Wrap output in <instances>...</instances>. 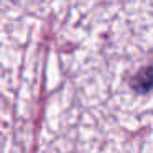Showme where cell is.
Returning a JSON list of instances; mask_svg holds the SVG:
<instances>
[{
	"instance_id": "1",
	"label": "cell",
	"mask_w": 153,
	"mask_h": 153,
	"mask_svg": "<svg viewBox=\"0 0 153 153\" xmlns=\"http://www.w3.org/2000/svg\"><path fill=\"white\" fill-rule=\"evenodd\" d=\"M130 86L138 94H152L153 92V66L142 68L132 77Z\"/></svg>"
}]
</instances>
